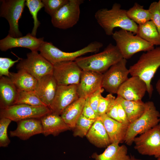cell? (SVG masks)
Returning a JSON list of instances; mask_svg holds the SVG:
<instances>
[{
	"mask_svg": "<svg viewBox=\"0 0 160 160\" xmlns=\"http://www.w3.org/2000/svg\"><path fill=\"white\" fill-rule=\"evenodd\" d=\"M126 11L121 8L120 4L115 3L110 9L103 8L98 10L95 13V17L107 35H112L116 28L136 34L138 25L128 17Z\"/></svg>",
	"mask_w": 160,
	"mask_h": 160,
	"instance_id": "6da1fadb",
	"label": "cell"
},
{
	"mask_svg": "<svg viewBox=\"0 0 160 160\" xmlns=\"http://www.w3.org/2000/svg\"><path fill=\"white\" fill-rule=\"evenodd\" d=\"M123 58L116 45L110 43L102 51L88 56L79 57L75 61L83 71L103 74Z\"/></svg>",
	"mask_w": 160,
	"mask_h": 160,
	"instance_id": "7a4b0ae2",
	"label": "cell"
},
{
	"mask_svg": "<svg viewBox=\"0 0 160 160\" xmlns=\"http://www.w3.org/2000/svg\"><path fill=\"white\" fill-rule=\"evenodd\" d=\"M160 67L159 46L143 53L137 62L129 69L132 76H138L145 82L149 97H151L153 90L151 84L152 79Z\"/></svg>",
	"mask_w": 160,
	"mask_h": 160,
	"instance_id": "3957f363",
	"label": "cell"
},
{
	"mask_svg": "<svg viewBox=\"0 0 160 160\" xmlns=\"http://www.w3.org/2000/svg\"><path fill=\"white\" fill-rule=\"evenodd\" d=\"M102 43L93 41L79 50L72 52L62 51L50 42L44 41L39 47L40 54L53 65L67 61H75L78 58L89 52H98L103 47Z\"/></svg>",
	"mask_w": 160,
	"mask_h": 160,
	"instance_id": "277c9868",
	"label": "cell"
},
{
	"mask_svg": "<svg viewBox=\"0 0 160 160\" xmlns=\"http://www.w3.org/2000/svg\"><path fill=\"white\" fill-rule=\"evenodd\" d=\"M160 121V113L154 103L152 101L145 102V108L143 114L128 125L124 142L128 145H131L137 135L153 128Z\"/></svg>",
	"mask_w": 160,
	"mask_h": 160,
	"instance_id": "5b68a950",
	"label": "cell"
},
{
	"mask_svg": "<svg viewBox=\"0 0 160 160\" xmlns=\"http://www.w3.org/2000/svg\"><path fill=\"white\" fill-rule=\"evenodd\" d=\"M112 36L123 58L127 60L137 52H147L154 48L153 44L124 29L115 31Z\"/></svg>",
	"mask_w": 160,
	"mask_h": 160,
	"instance_id": "8992f818",
	"label": "cell"
},
{
	"mask_svg": "<svg viewBox=\"0 0 160 160\" xmlns=\"http://www.w3.org/2000/svg\"><path fill=\"white\" fill-rule=\"evenodd\" d=\"M52 112L47 106H33L24 104H15L0 110V118L9 119L17 122L29 119H40Z\"/></svg>",
	"mask_w": 160,
	"mask_h": 160,
	"instance_id": "52a82bcc",
	"label": "cell"
},
{
	"mask_svg": "<svg viewBox=\"0 0 160 160\" xmlns=\"http://www.w3.org/2000/svg\"><path fill=\"white\" fill-rule=\"evenodd\" d=\"M26 0H0V16L5 18L9 26L8 34L14 38L23 36L18 22L23 12Z\"/></svg>",
	"mask_w": 160,
	"mask_h": 160,
	"instance_id": "ba28073f",
	"label": "cell"
},
{
	"mask_svg": "<svg viewBox=\"0 0 160 160\" xmlns=\"http://www.w3.org/2000/svg\"><path fill=\"white\" fill-rule=\"evenodd\" d=\"M16 68L25 70L38 80L46 75L52 74L53 65L38 51H33L27 54L26 58L21 59Z\"/></svg>",
	"mask_w": 160,
	"mask_h": 160,
	"instance_id": "9c48e42d",
	"label": "cell"
},
{
	"mask_svg": "<svg viewBox=\"0 0 160 160\" xmlns=\"http://www.w3.org/2000/svg\"><path fill=\"white\" fill-rule=\"evenodd\" d=\"M83 0H69L51 17V21L55 27L66 29L73 27L78 22L80 14V6Z\"/></svg>",
	"mask_w": 160,
	"mask_h": 160,
	"instance_id": "30bf717a",
	"label": "cell"
},
{
	"mask_svg": "<svg viewBox=\"0 0 160 160\" xmlns=\"http://www.w3.org/2000/svg\"><path fill=\"white\" fill-rule=\"evenodd\" d=\"M127 60L123 58L103 74L102 87L110 94H117L121 85L128 79L129 69Z\"/></svg>",
	"mask_w": 160,
	"mask_h": 160,
	"instance_id": "8fae6325",
	"label": "cell"
},
{
	"mask_svg": "<svg viewBox=\"0 0 160 160\" xmlns=\"http://www.w3.org/2000/svg\"><path fill=\"white\" fill-rule=\"evenodd\" d=\"M134 148L142 155L160 156V123L151 129L136 137Z\"/></svg>",
	"mask_w": 160,
	"mask_h": 160,
	"instance_id": "7c38bea8",
	"label": "cell"
},
{
	"mask_svg": "<svg viewBox=\"0 0 160 160\" xmlns=\"http://www.w3.org/2000/svg\"><path fill=\"white\" fill-rule=\"evenodd\" d=\"M53 65L52 75L58 85L79 84L82 70L75 61L59 62Z\"/></svg>",
	"mask_w": 160,
	"mask_h": 160,
	"instance_id": "4fadbf2b",
	"label": "cell"
},
{
	"mask_svg": "<svg viewBox=\"0 0 160 160\" xmlns=\"http://www.w3.org/2000/svg\"><path fill=\"white\" fill-rule=\"evenodd\" d=\"M77 85L58 86L54 98L49 107L52 113L60 115L65 108L79 98Z\"/></svg>",
	"mask_w": 160,
	"mask_h": 160,
	"instance_id": "5bb4252c",
	"label": "cell"
},
{
	"mask_svg": "<svg viewBox=\"0 0 160 160\" xmlns=\"http://www.w3.org/2000/svg\"><path fill=\"white\" fill-rule=\"evenodd\" d=\"M146 92L144 81L138 76H132L121 85L116 94L127 100H142Z\"/></svg>",
	"mask_w": 160,
	"mask_h": 160,
	"instance_id": "9a60e30c",
	"label": "cell"
},
{
	"mask_svg": "<svg viewBox=\"0 0 160 160\" xmlns=\"http://www.w3.org/2000/svg\"><path fill=\"white\" fill-rule=\"evenodd\" d=\"M103 76L102 73L82 70L79 83L77 85V91L79 97L86 100L102 88Z\"/></svg>",
	"mask_w": 160,
	"mask_h": 160,
	"instance_id": "2e32d148",
	"label": "cell"
},
{
	"mask_svg": "<svg viewBox=\"0 0 160 160\" xmlns=\"http://www.w3.org/2000/svg\"><path fill=\"white\" fill-rule=\"evenodd\" d=\"M44 39V37L37 38L30 33L18 38L13 37L8 34L0 40V49L5 52L12 48L21 47L28 49L31 51H38Z\"/></svg>",
	"mask_w": 160,
	"mask_h": 160,
	"instance_id": "e0dca14e",
	"label": "cell"
},
{
	"mask_svg": "<svg viewBox=\"0 0 160 160\" xmlns=\"http://www.w3.org/2000/svg\"><path fill=\"white\" fill-rule=\"evenodd\" d=\"M58 86L52 74H48L38 80L34 92L41 101L49 108L54 98Z\"/></svg>",
	"mask_w": 160,
	"mask_h": 160,
	"instance_id": "ac0fdd59",
	"label": "cell"
},
{
	"mask_svg": "<svg viewBox=\"0 0 160 160\" xmlns=\"http://www.w3.org/2000/svg\"><path fill=\"white\" fill-rule=\"evenodd\" d=\"M17 127L14 131H11V137H16L25 140L36 135L42 134V127L40 119H29L17 122Z\"/></svg>",
	"mask_w": 160,
	"mask_h": 160,
	"instance_id": "d6986e66",
	"label": "cell"
},
{
	"mask_svg": "<svg viewBox=\"0 0 160 160\" xmlns=\"http://www.w3.org/2000/svg\"><path fill=\"white\" fill-rule=\"evenodd\" d=\"M45 136H55L61 132L71 129L65 123L60 115L51 112L40 119Z\"/></svg>",
	"mask_w": 160,
	"mask_h": 160,
	"instance_id": "ffe728a7",
	"label": "cell"
},
{
	"mask_svg": "<svg viewBox=\"0 0 160 160\" xmlns=\"http://www.w3.org/2000/svg\"><path fill=\"white\" fill-rule=\"evenodd\" d=\"M99 117L105 127L111 143L119 144L124 142L128 125L110 118L106 114Z\"/></svg>",
	"mask_w": 160,
	"mask_h": 160,
	"instance_id": "44dd1931",
	"label": "cell"
},
{
	"mask_svg": "<svg viewBox=\"0 0 160 160\" xmlns=\"http://www.w3.org/2000/svg\"><path fill=\"white\" fill-rule=\"evenodd\" d=\"M86 137L90 143L98 148L107 147L111 144L108 133L99 117L95 120Z\"/></svg>",
	"mask_w": 160,
	"mask_h": 160,
	"instance_id": "7402d4cb",
	"label": "cell"
},
{
	"mask_svg": "<svg viewBox=\"0 0 160 160\" xmlns=\"http://www.w3.org/2000/svg\"><path fill=\"white\" fill-rule=\"evenodd\" d=\"M18 92L17 88L9 77L4 76L0 77V109L14 105Z\"/></svg>",
	"mask_w": 160,
	"mask_h": 160,
	"instance_id": "603a6c76",
	"label": "cell"
},
{
	"mask_svg": "<svg viewBox=\"0 0 160 160\" xmlns=\"http://www.w3.org/2000/svg\"><path fill=\"white\" fill-rule=\"evenodd\" d=\"M128 149L125 145L112 143L102 153H94L91 157L95 160H130L131 156L127 154Z\"/></svg>",
	"mask_w": 160,
	"mask_h": 160,
	"instance_id": "cb8c5ba5",
	"label": "cell"
},
{
	"mask_svg": "<svg viewBox=\"0 0 160 160\" xmlns=\"http://www.w3.org/2000/svg\"><path fill=\"white\" fill-rule=\"evenodd\" d=\"M9 78L18 90L34 91L38 80L29 73L23 69L18 70L17 73L10 72Z\"/></svg>",
	"mask_w": 160,
	"mask_h": 160,
	"instance_id": "d4e9b609",
	"label": "cell"
},
{
	"mask_svg": "<svg viewBox=\"0 0 160 160\" xmlns=\"http://www.w3.org/2000/svg\"><path fill=\"white\" fill-rule=\"evenodd\" d=\"M116 100L124 110L129 124L139 118L144 111L145 103L142 100H127L118 96L116 98Z\"/></svg>",
	"mask_w": 160,
	"mask_h": 160,
	"instance_id": "484cf974",
	"label": "cell"
},
{
	"mask_svg": "<svg viewBox=\"0 0 160 160\" xmlns=\"http://www.w3.org/2000/svg\"><path fill=\"white\" fill-rule=\"evenodd\" d=\"M86 100L79 98L71 103L62 112L61 116L65 123L72 129L82 114Z\"/></svg>",
	"mask_w": 160,
	"mask_h": 160,
	"instance_id": "4316f807",
	"label": "cell"
},
{
	"mask_svg": "<svg viewBox=\"0 0 160 160\" xmlns=\"http://www.w3.org/2000/svg\"><path fill=\"white\" fill-rule=\"evenodd\" d=\"M136 35L154 46H160V34L151 20L138 25Z\"/></svg>",
	"mask_w": 160,
	"mask_h": 160,
	"instance_id": "83f0119b",
	"label": "cell"
},
{
	"mask_svg": "<svg viewBox=\"0 0 160 160\" xmlns=\"http://www.w3.org/2000/svg\"><path fill=\"white\" fill-rule=\"evenodd\" d=\"M126 13L130 19L138 25L151 20V14L149 10L144 9L143 6L137 3H135L132 7L127 10Z\"/></svg>",
	"mask_w": 160,
	"mask_h": 160,
	"instance_id": "f1b7e54d",
	"label": "cell"
},
{
	"mask_svg": "<svg viewBox=\"0 0 160 160\" xmlns=\"http://www.w3.org/2000/svg\"><path fill=\"white\" fill-rule=\"evenodd\" d=\"M18 91L17 96L14 105L24 104L33 106H46L41 101L34 91H26L18 89Z\"/></svg>",
	"mask_w": 160,
	"mask_h": 160,
	"instance_id": "f546056e",
	"label": "cell"
},
{
	"mask_svg": "<svg viewBox=\"0 0 160 160\" xmlns=\"http://www.w3.org/2000/svg\"><path fill=\"white\" fill-rule=\"evenodd\" d=\"M25 4L33 20L34 25L31 33L33 36H36L38 28L40 24L37 18V14L39 10L44 7V5L41 0H26Z\"/></svg>",
	"mask_w": 160,
	"mask_h": 160,
	"instance_id": "4dcf8cb0",
	"label": "cell"
},
{
	"mask_svg": "<svg viewBox=\"0 0 160 160\" xmlns=\"http://www.w3.org/2000/svg\"><path fill=\"white\" fill-rule=\"evenodd\" d=\"M95 120L89 119L81 114L73 129V136L75 137H79L81 138L86 136Z\"/></svg>",
	"mask_w": 160,
	"mask_h": 160,
	"instance_id": "1f68e13d",
	"label": "cell"
},
{
	"mask_svg": "<svg viewBox=\"0 0 160 160\" xmlns=\"http://www.w3.org/2000/svg\"><path fill=\"white\" fill-rule=\"evenodd\" d=\"M45 12L51 17L62 7L67 4L69 0H42Z\"/></svg>",
	"mask_w": 160,
	"mask_h": 160,
	"instance_id": "d6a6232c",
	"label": "cell"
},
{
	"mask_svg": "<svg viewBox=\"0 0 160 160\" xmlns=\"http://www.w3.org/2000/svg\"><path fill=\"white\" fill-rule=\"evenodd\" d=\"M12 121L10 119L2 118L0 120V147H7L10 143L7 133L8 127Z\"/></svg>",
	"mask_w": 160,
	"mask_h": 160,
	"instance_id": "836d02e7",
	"label": "cell"
},
{
	"mask_svg": "<svg viewBox=\"0 0 160 160\" xmlns=\"http://www.w3.org/2000/svg\"><path fill=\"white\" fill-rule=\"evenodd\" d=\"M116 98L112 94H109L105 97H101L98 106V114L99 117L106 114L111 105L116 100Z\"/></svg>",
	"mask_w": 160,
	"mask_h": 160,
	"instance_id": "e575fe53",
	"label": "cell"
},
{
	"mask_svg": "<svg viewBox=\"0 0 160 160\" xmlns=\"http://www.w3.org/2000/svg\"><path fill=\"white\" fill-rule=\"evenodd\" d=\"M21 58H19L15 60L7 57H0V76H6L9 77V69L14 64L18 62Z\"/></svg>",
	"mask_w": 160,
	"mask_h": 160,
	"instance_id": "d590c367",
	"label": "cell"
},
{
	"mask_svg": "<svg viewBox=\"0 0 160 160\" xmlns=\"http://www.w3.org/2000/svg\"><path fill=\"white\" fill-rule=\"evenodd\" d=\"M148 9L151 14V20L154 23L160 34V13L158 9V2L152 3Z\"/></svg>",
	"mask_w": 160,
	"mask_h": 160,
	"instance_id": "8d00e7d4",
	"label": "cell"
},
{
	"mask_svg": "<svg viewBox=\"0 0 160 160\" xmlns=\"http://www.w3.org/2000/svg\"><path fill=\"white\" fill-rule=\"evenodd\" d=\"M104 90L103 88H100L86 99L88 100L90 105L98 116V106L100 98L102 96V94Z\"/></svg>",
	"mask_w": 160,
	"mask_h": 160,
	"instance_id": "74e56055",
	"label": "cell"
},
{
	"mask_svg": "<svg viewBox=\"0 0 160 160\" xmlns=\"http://www.w3.org/2000/svg\"><path fill=\"white\" fill-rule=\"evenodd\" d=\"M81 114L87 119L92 120H95L99 117L86 99Z\"/></svg>",
	"mask_w": 160,
	"mask_h": 160,
	"instance_id": "f35d334b",
	"label": "cell"
},
{
	"mask_svg": "<svg viewBox=\"0 0 160 160\" xmlns=\"http://www.w3.org/2000/svg\"><path fill=\"white\" fill-rule=\"evenodd\" d=\"M118 104L115 100L110 107L106 114L110 118L121 122L118 116Z\"/></svg>",
	"mask_w": 160,
	"mask_h": 160,
	"instance_id": "ab89813d",
	"label": "cell"
},
{
	"mask_svg": "<svg viewBox=\"0 0 160 160\" xmlns=\"http://www.w3.org/2000/svg\"><path fill=\"white\" fill-rule=\"evenodd\" d=\"M117 103L118 116L121 122L124 124L128 125L129 123L126 113L122 105L120 104Z\"/></svg>",
	"mask_w": 160,
	"mask_h": 160,
	"instance_id": "60d3db41",
	"label": "cell"
},
{
	"mask_svg": "<svg viewBox=\"0 0 160 160\" xmlns=\"http://www.w3.org/2000/svg\"><path fill=\"white\" fill-rule=\"evenodd\" d=\"M156 88L157 92L160 95V78L158 80L156 84Z\"/></svg>",
	"mask_w": 160,
	"mask_h": 160,
	"instance_id": "b9f144b4",
	"label": "cell"
},
{
	"mask_svg": "<svg viewBox=\"0 0 160 160\" xmlns=\"http://www.w3.org/2000/svg\"><path fill=\"white\" fill-rule=\"evenodd\" d=\"M130 156L131 158L130 160H141V159L136 158L134 156Z\"/></svg>",
	"mask_w": 160,
	"mask_h": 160,
	"instance_id": "7bdbcfd3",
	"label": "cell"
},
{
	"mask_svg": "<svg viewBox=\"0 0 160 160\" xmlns=\"http://www.w3.org/2000/svg\"><path fill=\"white\" fill-rule=\"evenodd\" d=\"M158 7L159 12L160 13V0H159L158 2Z\"/></svg>",
	"mask_w": 160,
	"mask_h": 160,
	"instance_id": "ee69618b",
	"label": "cell"
},
{
	"mask_svg": "<svg viewBox=\"0 0 160 160\" xmlns=\"http://www.w3.org/2000/svg\"><path fill=\"white\" fill-rule=\"evenodd\" d=\"M157 160H160V156L157 158Z\"/></svg>",
	"mask_w": 160,
	"mask_h": 160,
	"instance_id": "f6af8a7d",
	"label": "cell"
}]
</instances>
